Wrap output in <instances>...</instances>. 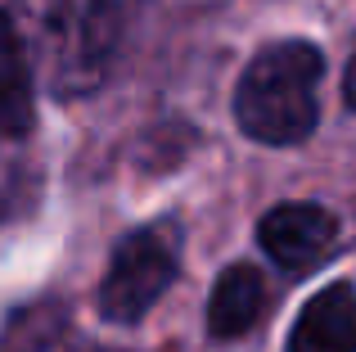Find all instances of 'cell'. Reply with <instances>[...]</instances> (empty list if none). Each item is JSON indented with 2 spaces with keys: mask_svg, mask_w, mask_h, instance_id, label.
Instances as JSON below:
<instances>
[{
  "mask_svg": "<svg viewBox=\"0 0 356 352\" xmlns=\"http://www.w3.org/2000/svg\"><path fill=\"white\" fill-rule=\"evenodd\" d=\"M0 131L23 141L32 131V59L14 18L0 14Z\"/></svg>",
  "mask_w": 356,
  "mask_h": 352,
  "instance_id": "52a82bcc",
  "label": "cell"
},
{
  "mask_svg": "<svg viewBox=\"0 0 356 352\" xmlns=\"http://www.w3.org/2000/svg\"><path fill=\"white\" fill-rule=\"evenodd\" d=\"M325 54L312 41H275L252 54L235 86V122L257 145H298L321 122Z\"/></svg>",
  "mask_w": 356,
  "mask_h": 352,
  "instance_id": "7a4b0ae2",
  "label": "cell"
},
{
  "mask_svg": "<svg viewBox=\"0 0 356 352\" xmlns=\"http://www.w3.org/2000/svg\"><path fill=\"white\" fill-rule=\"evenodd\" d=\"M14 185H18V163H14V136L0 131V212L9 208L14 199Z\"/></svg>",
  "mask_w": 356,
  "mask_h": 352,
  "instance_id": "ba28073f",
  "label": "cell"
},
{
  "mask_svg": "<svg viewBox=\"0 0 356 352\" xmlns=\"http://www.w3.org/2000/svg\"><path fill=\"white\" fill-rule=\"evenodd\" d=\"M176 266H181V230L172 221L131 230L113 248V262L99 280V294H95L99 317L118 321V326L140 321L167 294V285L176 280Z\"/></svg>",
  "mask_w": 356,
  "mask_h": 352,
  "instance_id": "3957f363",
  "label": "cell"
},
{
  "mask_svg": "<svg viewBox=\"0 0 356 352\" xmlns=\"http://www.w3.org/2000/svg\"><path fill=\"white\" fill-rule=\"evenodd\" d=\"M257 244L284 271H312L316 262L334 257L339 244V217L321 203H280L261 217Z\"/></svg>",
  "mask_w": 356,
  "mask_h": 352,
  "instance_id": "277c9868",
  "label": "cell"
},
{
  "mask_svg": "<svg viewBox=\"0 0 356 352\" xmlns=\"http://www.w3.org/2000/svg\"><path fill=\"white\" fill-rule=\"evenodd\" d=\"M343 90H348V99H352V109H356V54H352V63H348V81H343Z\"/></svg>",
  "mask_w": 356,
  "mask_h": 352,
  "instance_id": "9c48e42d",
  "label": "cell"
},
{
  "mask_svg": "<svg viewBox=\"0 0 356 352\" xmlns=\"http://www.w3.org/2000/svg\"><path fill=\"white\" fill-rule=\"evenodd\" d=\"M261 307H266V285L252 266H226L217 275V289L208 303V335L212 339H239L257 326Z\"/></svg>",
  "mask_w": 356,
  "mask_h": 352,
  "instance_id": "8992f818",
  "label": "cell"
},
{
  "mask_svg": "<svg viewBox=\"0 0 356 352\" xmlns=\"http://www.w3.org/2000/svg\"><path fill=\"white\" fill-rule=\"evenodd\" d=\"M140 0H18V36L54 95L104 86L127 54Z\"/></svg>",
  "mask_w": 356,
  "mask_h": 352,
  "instance_id": "6da1fadb",
  "label": "cell"
},
{
  "mask_svg": "<svg viewBox=\"0 0 356 352\" xmlns=\"http://www.w3.org/2000/svg\"><path fill=\"white\" fill-rule=\"evenodd\" d=\"M289 352H356V289L352 280L325 285L289 330Z\"/></svg>",
  "mask_w": 356,
  "mask_h": 352,
  "instance_id": "5b68a950",
  "label": "cell"
}]
</instances>
